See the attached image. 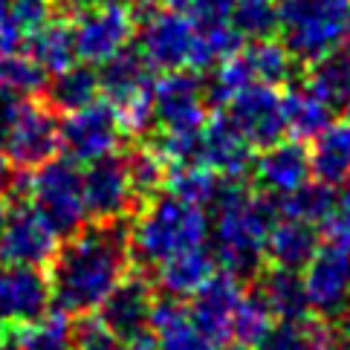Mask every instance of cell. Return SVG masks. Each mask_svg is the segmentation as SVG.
I'll return each mask as SVG.
<instances>
[{"mask_svg": "<svg viewBox=\"0 0 350 350\" xmlns=\"http://www.w3.org/2000/svg\"><path fill=\"white\" fill-rule=\"evenodd\" d=\"M131 217L81 226L58 243L49 260L53 304L67 316L96 312L113 286L131 272Z\"/></svg>", "mask_w": 350, "mask_h": 350, "instance_id": "6da1fadb", "label": "cell"}, {"mask_svg": "<svg viewBox=\"0 0 350 350\" xmlns=\"http://www.w3.org/2000/svg\"><path fill=\"white\" fill-rule=\"evenodd\" d=\"M211 217V252L220 269L237 278H255L267 267V234L278 208L275 197L246 189L241 180L223 183Z\"/></svg>", "mask_w": 350, "mask_h": 350, "instance_id": "7a4b0ae2", "label": "cell"}, {"mask_svg": "<svg viewBox=\"0 0 350 350\" xmlns=\"http://www.w3.org/2000/svg\"><path fill=\"white\" fill-rule=\"evenodd\" d=\"M211 220L206 208L159 191L136 208L131 220V258L145 269L208 243Z\"/></svg>", "mask_w": 350, "mask_h": 350, "instance_id": "3957f363", "label": "cell"}, {"mask_svg": "<svg viewBox=\"0 0 350 350\" xmlns=\"http://www.w3.org/2000/svg\"><path fill=\"white\" fill-rule=\"evenodd\" d=\"M278 35L298 64H316L350 44V0H281Z\"/></svg>", "mask_w": 350, "mask_h": 350, "instance_id": "277c9868", "label": "cell"}, {"mask_svg": "<svg viewBox=\"0 0 350 350\" xmlns=\"http://www.w3.org/2000/svg\"><path fill=\"white\" fill-rule=\"evenodd\" d=\"M27 197L58 237L76 234L90 220L84 203L81 168L70 157H53L35 168V174L29 177Z\"/></svg>", "mask_w": 350, "mask_h": 350, "instance_id": "5b68a950", "label": "cell"}, {"mask_svg": "<svg viewBox=\"0 0 350 350\" xmlns=\"http://www.w3.org/2000/svg\"><path fill=\"white\" fill-rule=\"evenodd\" d=\"M3 154L21 171H32L58 157L61 151V119L41 96L23 98L15 119L3 136Z\"/></svg>", "mask_w": 350, "mask_h": 350, "instance_id": "8992f818", "label": "cell"}, {"mask_svg": "<svg viewBox=\"0 0 350 350\" xmlns=\"http://www.w3.org/2000/svg\"><path fill=\"white\" fill-rule=\"evenodd\" d=\"M124 145V131L116 107L107 98H96L81 110L64 113L61 119V148L79 165H90L105 157L119 154Z\"/></svg>", "mask_w": 350, "mask_h": 350, "instance_id": "52a82bcc", "label": "cell"}, {"mask_svg": "<svg viewBox=\"0 0 350 350\" xmlns=\"http://www.w3.org/2000/svg\"><path fill=\"white\" fill-rule=\"evenodd\" d=\"M70 23L79 58L93 67H102L105 61L119 55L136 32V21L128 3H107V0H93Z\"/></svg>", "mask_w": 350, "mask_h": 350, "instance_id": "ba28073f", "label": "cell"}, {"mask_svg": "<svg viewBox=\"0 0 350 350\" xmlns=\"http://www.w3.org/2000/svg\"><path fill=\"white\" fill-rule=\"evenodd\" d=\"M208 107L200 72L171 70L154 81V119L162 133H200L211 116Z\"/></svg>", "mask_w": 350, "mask_h": 350, "instance_id": "9c48e42d", "label": "cell"}, {"mask_svg": "<svg viewBox=\"0 0 350 350\" xmlns=\"http://www.w3.org/2000/svg\"><path fill=\"white\" fill-rule=\"evenodd\" d=\"M307 304L319 319H342L350 307V246L339 241H321L312 260L304 267Z\"/></svg>", "mask_w": 350, "mask_h": 350, "instance_id": "30bf717a", "label": "cell"}, {"mask_svg": "<svg viewBox=\"0 0 350 350\" xmlns=\"http://www.w3.org/2000/svg\"><path fill=\"white\" fill-rule=\"evenodd\" d=\"M136 29H139V53L154 70H189L197 38V27L189 12L159 6L136 23Z\"/></svg>", "mask_w": 350, "mask_h": 350, "instance_id": "8fae6325", "label": "cell"}, {"mask_svg": "<svg viewBox=\"0 0 350 350\" xmlns=\"http://www.w3.org/2000/svg\"><path fill=\"white\" fill-rule=\"evenodd\" d=\"M223 116L249 142V148H258V151L286 136L284 93L272 84H249L226 105Z\"/></svg>", "mask_w": 350, "mask_h": 350, "instance_id": "7c38bea8", "label": "cell"}, {"mask_svg": "<svg viewBox=\"0 0 350 350\" xmlns=\"http://www.w3.org/2000/svg\"><path fill=\"white\" fill-rule=\"evenodd\" d=\"M61 237L38 215L29 200H15L9 208L3 237H0V264L49 267Z\"/></svg>", "mask_w": 350, "mask_h": 350, "instance_id": "4fadbf2b", "label": "cell"}, {"mask_svg": "<svg viewBox=\"0 0 350 350\" xmlns=\"http://www.w3.org/2000/svg\"><path fill=\"white\" fill-rule=\"evenodd\" d=\"M81 180H84L87 215L96 223L128 220L131 211L139 208L136 194L131 189V180H128L124 154H113L98 162H90L87 171H81Z\"/></svg>", "mask_w": 350, "mask_h": 350, "instance_id": "5bb4252c", "label": "cell"}, {"mask_svg": "<svg viewBox=\"0 0 350 350\" xmlns=\"http://www.w3.org/2000/svg\"><path fill=\"white\" fill-rule=\"evenodd\" d=\"M243 290H246L243 278H237V275L226 269H217L191 295L189 312L197 324V330L206 336V342L211 347H223L232 342V319H234V310H237Z\"/></svg>", "mask_w": 350, "mask_h": 350, "instance_id": "9a60e30c", "label": "cell"}, {"mask_svg": "<svg viewBox=\"0 0 350 350\" xmlns=\"http://www.w3.org/2000/svg\"><path fill=\"white\" fill-rule=\"evenodd\" d=\"M154 301H157L154 281L148 278L145 272L131 267V272L124 275V278L113 286V293L102 301L98 316H102L107 327L128 345L131 339H136V336L148 333Z\"/></svg>", "mask_w": 350, "mask_h": 350, "instance_id": "2e32d148", "label": "cell"}, {"mask_svg": "<svg viewBox=\"0 0 350 350\" xmlns=\"http://www.w3.org/2000/svg\"><path fill=\"white\" fill-rule=\"evenodd\" d=\"M53 304L49 278L41 267L0 264V324L15 327L44 316Z\"/></svg>", "mask_w": 350, "mask_h": 350, "instance_id": "e0dca14e", "label": "cell"}, {"mask_svg": "<svg viewBox=\"0 0 350 350\" xmlns=\"http://www.w3.org/2000/svg\"><path fill=\"white\" fill-rule=\"evenodd\" d=\"M258 183V191L269 197H286L310 183V151L298 139H281L258 154L249 171Z\"/></svg>", "mask_w": 350, "mask_h": 350, "instance_id": "ac0fdd59", "label": "cell"}, {"mask_svg": "<svg viewBox=\"0 0 350 350\" xmlns=\"http://www.w3.org/2000/svg\"><path fill=\"white\" fill-rule=\"evenodd\" d=\"M252 148L232 128L226 116H208L203 131H200V165L220 174L223 180H241L252 171Z\"/></svg>", "mask_w": 350, "mask_h": 350, "instance_id": "d6986e66", "label": "cell"}, {"mask_svg": "<svg viewBox=\"0 0 350 350\" xmlns=\"http://www.w3.org/2000/svg\"><path fill=\"white\" fill-rule=\"evenodd\" d=\"M154 67L139 53V46H124L119 55L98 67V87L113 107H124L154 93Z\"/></svg>", "mask_w": 350, "mask_h": 350, "instance_id": "ffe728a7", "label": "cell"}, {"mask_svg": "<svg viewBox=\"0 0 350 350\" xmlns=\"http://www.w3.org/2000/svg\"><path fill=\"white\" fill-rule=\"evenodd\" d=\"M321 246L319 226L295 217H275L267 234V264L301 272Z\"/></svg>", "mask_w": 350, "mask_h": 350, "instance_id": "44dd1931", "label": "cell"}, {"mask_svg": "<svg viewBox=\"0 0 350 350\" xmlns=\"http://www.w3.org/2000/svg\"><path fill=\"white\" fill-rule=\"evenodd\" d=\"M215 272H217L215 252L206 246H200V249H191V252H183L177 258L165 260V264H159L154 269L151 281H154L157 290H162L165 298L185 301V298H191Z\"/></svg>", "mask_w": 350, "mask_h": 350, "instance_id": "7402d4cb", "label": "cell"}, {"mask_svg": "<svg viewBox=\"0 0 350 350\" xmlns=\"http://www.w3.org/2000/svg\"><path fill=\"white\" fill-rule=\"evenodd\" d=\"M148 330H151L159 350H215L206 342V336L197 330L189 307L183 301H174V298H157Z\"/></svg>", "mask_w": 350, "mask_h": 350, "instance_id": "603a6c76", "label": "cell"}, {"mask_svg": "<svg viewBox=\"0 0 350 350\" xmlns=\"http://www.w3.org/2000/svg\"><path fill=\"white\" fill-rule=\"evenodd\" d=\"M23 53H27L46 76H55V72L72 67L79 61L72 23L67 18H49L44 27H38L27 38Z\"/></svg>", "mask_w": 350, "mask_h": 350, "instance_id": "cb8c5ba5", "label": "cell"}, {"mask_svg": "<svg viewBox=\"0 0 350 350\" xmlns=\"http://www.w3.org/2000/svg\"><path fill=\"white\" fill-rule=\"evenodd\" d=\"M312 177L324 185H339L350 177V119L330 122L310 148Z\"/></svg>", "mask_w": 350, "mask_h": 350, "instance_id": "d4e9b609", "label": "cell"}, {"mask_svg": "<svg viewBox=\"0 0 350 350\" xmlns=\"http://www.w3.org/2000/svg\"><path fill=\"white\" fill-rule=\"evenodd\" d=\"M102 87H98V70L93 64H72L67 70L55 72L53 79L46 81L41 98L55 110V113H72V110H81L90 102H96Z\"/></svg>", "mask_w": 350, "mask_h": 350, "instance_id": "484cf974", "label": "cell"}, {"mask_svg": "<svg viewBox=\"0 0 350 350\" xmlns=\"http://www.w3.org/2000/svg\"><path fill=\"white\" fill-rule=\"evenodd\" d=\"M258 278H260L258 293L264 295V301H267V307H269V312L275 319L278 321H301V319H307L310 304H307L301 272L281 269V267H264Z\"/></svg>", "mask_w": 350, "mask_h": 350, "instance_id": "4316f807", "label": "cell"}, {"mask_svg": "<svg viewBox=\"0 0 350 350\" xmlns=\"http://www.w3.org/2000/svg\"><path fill=\"white\" fill-rule=\"evenodd\" d=\"M255 350H339V333L324 319L278 321Z\"/></svg>", "mask_w": 350, "mask_h": 350, "instance_id": "83f0119b", "label": "cell"}, {"mask_svg": "<svg viewBox=\"0 0 350 350\" xmlns=\"http://www.w3.org/2000/svg\"><path fill=\"white\" fill-rule=\"evenodd\" d=\"M53 12V0H0V53H23L27 38Z\"/></svg>", "mask_w": 350, "mask_h": 350, "instance_id": "f1b7e54d", "label": "cell"}, {"mask_svg": "<svg viewBox=\"0 0 350 350\" xmlns=\"http://www.w3.org/2000/svg\"><path fill=\"white\" fill-rule=\"evenodd\" d=\"M9 342L15 350H76L72 316L61 310H46L38 319L9 327Z\"/></svg>", "mask_w": 350, "mask_h": 350, "instance_id": "f546056e", "label": "cell"}, {"mask_svg": "<svg viewBox=\"0 0 350 350\" xmlns=\"http://www.w3.org/2000/svg\"><path fill=\"white\" fill-rule=\"evenodd\" d=\"M333 105L319 98L307 84L290 87L284 93V113H286V133L298 142L316 139V136L333 122Z\"/></svg>", "mask_w": 350, "mask_h": 350, "instance_id": "4dcf8cb0", "label": "cell"}, {"mask_svg": "<svg viewBox=\"0 0 350 350\" xmlns=\"http://www.w3.org/2000/svg\"><path fill=\"white\" fill-rule=\"evenodd\" d=\"M220 189H223V177L211 168L200 165V162H185V165L168 168L165 191H171L174 197H180L191 206H200V208L215 206V200L220 197Z\"/></svg>", "mask_w": 350, "mask_h": 350, "instance_id": "1f68e13d", "label": "cell"}, {"mask_svg": "<svg viewBox=\"0 0 350 350\" xmlns=\"http://www.w3.org/2000/svg\"><path fill=\"white\" fill-rule=\"evenodd\" d=\"M304 84L327 105H345L350 98V46H342L316 64H310Z\"/></svg>", "mask_w": 350, "mask_h": 350, "instance_id": "d6a6232c", "label": "cell"}, {"mask_svg": "<svg viewBox=\"0 0 350 350\" xmlns=\"http://www.w3.org/2000/svg\"><path fill=\"white\" fill-rule=\"evenodd\" d=\"M275 208L281 217H295L312 223V226H324L336 211V189L324 183H307L298 191L286 194V197H275Z\"/></svg>", "mask_w": 350, "mask_h": 350, "instance_id": "836d02e7", "label": "cell"}, {"mask_svg": "<svg viewBox=\"0 0 350 350\" xmlns=\"http://www.w3.org/2000/svg\"><path fill=\"white\" fill-rule=\"evenodd\" d=\"M124 165H128V180L131 189L136 194V203H145L154 194L165 191V180H168V159L162 157L154 145H136L124 154Z\"/></svg>", "mask_w": 350, "mask_h": 350, "instance_id": "e575fe53", "label": "cell"}, {"mask_svg": "<svg viewBox=\"0 0 350 350\" xmlns=\"http://www.w3.org/2000/svg\"><path fill=\"white\" fill-rule=\"evenodd\" d=\"M249 70H252V76L258 84H272V87H281L286 81H293L295 76V64L298 61L290 55V49H286L281 41L275 38H267V41H252L249 46L241 49Z\"/></svg>", "mask_w": 350, "mask_h": 350, "instance_id": "d590c367", "label": "cell"}, {"mask_svg": "<svg viewBox=\"0 0 350 350\" xmlns=\"http://www.w3.org/2000/svg\"><path fill=\"white\" fill-rule=\"evenodd\" d=\"M281 0H234L232 27L243 41H267L278 35Z\"/></svg>", "mask_w": 350, "mask_h": 350, "instance_id": "8d00e7d4", "label": "cell"}, {"mask_svg": "<svg viewBox=\"0 0 350 350\" xmlns=\"http://www.w3.org/2000/svg\"><path fill=\"white\" fill-rule=\"evenodd\" d=\"M272 324H275V316L269 312L264 295L258 290H243L237 310H234V319H232V339L255 347L272 330Z\"/></svg>", "mask_w": 350, "mask_h": 350, "instance_id": "74e56055", "label": "cell"}, {"mask_svg": "<svg viewBox=\"0 0 350 350\" xmlns=\"http://www.w3.org/2000/svg\"><path fill=\"white\" fill-rule=\"evenodd\" d=\"M49 76L27 53H0V90L21 98H35L44 93Z\"/></svg>", "mask_w": 350, "mask_h": 350, "instance_id": "f35d334b", "label": "cell"}, {"mask_svg": "<svg viewBox=\"0 0 350 350\" xmlns=\"http://www.w3.org/2000/svg\"><path fill=\"white\" fill-rule=\"evenodd\" d=\"M249 84H258L252 70H249L243 53H234L232 58L220 61V64L211 70V76L206 79V96H208V105H217V107H226L232 98L246 90Z\"/></svg>", "mask_w": 350, "mask_h": 350, "instance_id": "ab89813d", "label": "cell"}, {"mask_svg": "<svg viewBox=\"0 0 350 350\" xmlns=\"http://www.w3.org/2000/svg\"><path fill=\"white\" fill-rule=\"evenodd\" d=\"M76 350H124V342L105 324L98 312H84L72 321Z\"/></svg>", "mask_w": 350, "mask_h": 350, "instance_id": "60d3db41", "label": "cell"}, {"mask_svg": "<svg viewBox=\"0 0 350 350\" xmlns=\"http://www.w3.org/2000/svg\"><path fill=\"white\" fill-rule=\"evenodd\" d=\"M234 0H191L189 3V18L194 21V27H217V23L232 21Z\"/></svg>", "mask_w": 350, "mask_h": 350, "instance_id": "b9f144b4", "label": "cell"}, {"mask_svg": "<svg viewBox=\"0 0 350 350\" xmlns=\"http://www.w3.org/2000/svg\"><path fill=\"white\" fill-rule=\"evenodd\" d=\"M21 102H23L21 96L9 93V90H0V145H3V136H6V131H9L12 119H15Z\"/></svg>", "mask_w": 350, "mask_h": 350, "instance_id": "7bdbcfd3", "label": "cell"}, {"mask_svg": "<svg viewBox=\"0 0 350 350\" xmlns=\"http://www.w3.org/2000/svg\"><path fill=\"white\" fill-rule=\"evenodd\" d=\"M333 215L350 217V177L336 185V211H333Z\"/></svg>", "mask_w": 350, "mask_h": 350, "instance_id": "ee69618b", "label": "cell"}, {"mask_svg": "<svg viewBox=\"0 0 350 350\" xmlns=\"http://www.w3.org/2000/svg\"><path fill=\"white\" fill-rule=\"evenodd\" d=\"M336 333H339V350H350V307L342 312V327Z\"/></svg>", "mask_w": 350, "mask_h": 350, "instance_id": "f6af8a7d", "label": "cell"}, {"mask_svg": "<svg viewBox=\"0 0 350 350\" xmlns=\"http://www.w3.org/2000/svg\"><path fill=\"white\" fill-rule=\"evenodd\" d=\"M6 217H9V200H3V197H0V237H3Z\"/></svg>", "mask_w": 350, "mask_h": 350, "instance_id": "bcb514c9", "label": "cell"}, {"mask_svg": "<svg viewBox=\"0 0 350 350\" xmlns=\"http://www.w3.org/2000/svg\"><path fill=\"white\" fill-rule=\"evenodd\" d=\"M162 3L171 6V9H180V12H185V9H189L191 0H162Z\"/></svg>", "mask_w": 350, "mask_h": 350, "instance_id": "7dc6e473", "label": "cell"}, {"mask_svg": "<svg viewBox=\"0 0 350 350\" xmlns=\"http://www.w3.org/2000/svg\"><path fill=\"white\" fill-rule=\"evenodd\" d=\"M223 350H255V347H249V345H241V342H229V345H223Z\"/></svg>", "mask_w": 350, "mask_h": 350, "instance_id": "c3c4849f", "label": "cell"}, {"mask_svg": "<svg viewBox=\"0 0 350 350\" xmlns=\"http://www.w3.org/2000/svg\"><path fill=\"white\" fill-rule=\"evenodd\" d=\"M345 107H347V119H350V98H347V102H345Z\"/></svg>", "mask_w": 350, "mask_h": 350, "instance_id": "681fc988", "label": "cell"}, {"mask_svg": "<svg viewBox=\"0 0 350 350\" xmlns=\"http://www.w3.org/2000/svg\"><path fill=\"white\" fill-rule=\"evenodd\" d=\"M107 3H128V0H107Z\"/></svg>", "mask_w": 350, "mask_h": 350, "instance_id": "f907efd6", "label": "cell"}, {"mask_svg": "<svg viewBox=\"0 0 350 350\" xmlns=\"http://www.w3.org/2000/svg\"><path fill=\"white\" fill-rule=\"evenodd\" d=\"M0 333H3V324H0Z\"/></svg>", "mask_w": 350, "mask_h": 350, "instance_id": "816d5d0a", "label": "cell"}, {"mask_svg": "<svg viewBox=\"0 0 350 350\" xmlns=\"http://www.w3.org/2000/svg\"><path fill=\"white\" fill-rule=\"evenodd\" d=\"M0 350H3V347H0Z\"/></svg>", "mask_w": 350, "mask_h": 350, "instance_id": "f5cc1de1", "label": "cell"}]
</instances>
